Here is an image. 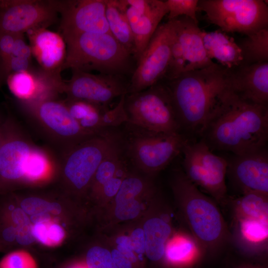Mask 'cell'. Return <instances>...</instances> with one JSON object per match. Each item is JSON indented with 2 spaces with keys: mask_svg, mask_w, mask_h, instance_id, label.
Returning a JSON list of instances; mask_svg holds the SVG:
<instances>
[{
  "mask_svg": "<svg viewBox=\"0 0 268 268\" xmlns=\"http://www.w3.org/2000/svg\"><path fill=\"white\" fill-rule=\"evenodd\" d=\"M227 160L226 176L239 195L258 193L268 196V153L266 147Z\"/></svg>",
  "mask_w": 268,
  "mask_h": 268,
  "instance_id": "e0dca14e",
  "label": "cell"
},
{
  "mask_svg": "<svg viewBox=\"0 0 268 268\" xmlns=\"http://www.w3.org/2000/svg\"><path fill=\"white\" fill-rule=\"evenodd\" d=\"M172 36L170 21L159 24L136 62L128 94L144 90L164 78L171 59Z\"/></svg>",
  "mask_w": 268,
  "mask_h": 268,
  "instance_id": "7c38bea8",
  "label": "cell"
},
{
  "mask_svg": "<svg viewBox=\"0 0 268 268\" xmlns=\"http://www.w3.org/2000/svg\"><path fill=\"white\" fill-rule=\"evenodd\" d=\"M63 37L81 33H110L106 0H56Z\"/></svg>",
  "mask_w": 268,
  "mask_h": 268,
  "instance_id": "2e32d148",
  "label": "cell"
},
{
  "mask_svg": "<svg viewBox=\"0 0 268 268\" xmlns=\"http://www.w3.org/2000/svg\"><path fill=\"white\" fill-rule=\"evenodd\" d=\"M170 21L185 60V72L203 68L215 63L206 53L202 40V31L198 23L186 16H180Z\"/></svg>",
  "mask_w": 268,
  "mask_h": 268,
  "instance_id": "44dd1931",
  "label": "cell"
},
{
  "mask_svg": "<svg viewBox=\"0 0 268 268\" xmlns=\"http://www.w3.org/2000/svg\"><path fill=\"white\" fill-rule=\"evenodd\" d=\"M129 171L125 161L116 175L100 189L95 199L100 209L110 202L116 196Z\"/></svg>",
  "mask_w": 268,
  "mask_h": 268,
  "instance_id": "4dcf8cb0",
  "label": "cell"
},
{
  "mask_svg": "<svg viewBox=\"0 0 268 268\" xmlns=\"http://www.w3.org/2000/svg\"><path fill=\"white\" fill-rule=\"evenodd\" d=\"M109 129L68 149L63 162L64 174L75 191L89 188L99 164L120 142L121 134Z\"/></svg>",
  "mask_w": 268,
  "mask_h": 268,
  "instance_id": "30bf717a",
  "label": "cell"
},
{
  "mask_svg": "<svg viewBox=\"0 0 268 268\" xmlns=\"http://www.w3.org/2000/svg\"><path fill=\"white\" fill-rule=\"evenodd\" d=\"M181 153L183 172L188 179L216 203L225 205L229 197L226 184L227 160L214 154L200 139H187Z\"/></svg>",
  "mask_w": 268,
  "mask_h": 268,
  "instance_id": "ba28073f",
  "label": "cell"
},
{
  "mask_svg": "<svg viewBox=\"0 0 268 268\" xmlns=\"http://www.w3.org/2000/svg\"><path fill=\"white\" fill-rule=\"evenodd\" d=\"M57 13L56 0H0V32L16 35L46 28Z\"/></svg>",
  "mask_w": 268,
  "mask_h": 268,
  "instance_id": "5bb4252c",
  "label": "cell"
},
{
  "mask_svg": "<svg viewBox=\"0 0 268 268\" xmlns=\"http://www.w3.org/2000/svg\"><path fill=\"white\" fill-rule=\"evenodd\" d=\"M10 217L15 229V240L22 245H28L34 242L32 225L27 214L21 208L16 207L10 212Z\"/></svg>",
  "mask_w": 268,
  "mask_h": 268,
  "instance_id": "f546056e",
  "label": "cell"
},
{
  "mask_svg": "<svg viewBox=\"0 0 268 268\" xmlns=\"http://www.w3.org/2000/svg\"><path fill=\"white\" fill-rule=\"evenodd\" d=\"M67 268H87V267L84 262H77L70 265Z\"/></svg>",
  "mask_w": 268,
  "mask_h": 268,
  "instance_id": "7bdbcfd3",
  "label": "cell"
},
{
  "mask_svg": "<svg viewBox=\"0 0 268 268\" xmlns=\"http://www.w3.org/2000/svg\"><path fill=\"white\" fill-rule=\"evenodd\" d=\"M165 2L168 10V21L186 16L198 23L197 12L199 10V0H167Z\"/></svg>",
  "mask_w": 268,
  "mask_h": 268,
  "instance_id": "d6a6232c",
  "label": "cell"
},
{
  "mask_svg": "<svg viewBox=\"0 0 268 268\" xmlns=\"http://www.w3.org/2000/svg\"><path fill=\"white\" fill-rule=\"evenodd\" d=\"M173 214L158 192L141 218L147 265L153 268H164L166 244L174 231Z\"/></svg>",
  "mask_w": 268,
  "mask_h": 268,
  "instance_id": "9a60e30c",
  "label": "cell"
},
{
  "mask_svg": "<svg viewBox=\"0 0 268 268\" xmlns=\"http://www.w3.org/2000/svg\"><path fill=\"white\" fill-rule=\"evenodd\" d=\"M33 150L19 137H6L0 142V178L13 181L25 176L26 163Z\"/></svg>",
  "mask_w": 268,
  "mask_h": 268,
  "instance_id": "cb8c5ba5",
  "label": "cell"
},
{
  "mask_svg": "<svg viewBox=\"0 0 268 268\" xmlns=\"http://www.w3.org/2000/svg\"><path fill=\"white\" fill-rule=\"evenodd\" d=\"M123 153L121 139L120 142L101 162L94 174L89 187L94 199L102 187L116 175L126 161Z\"/></svg>",
  "mask_w": 268,
  "mask_h": 268,
  "instance_id": "83f0119b",
  "label": "cell"
},
{
  "mask_svg": "<svg viewBox=\"0 0 268 268\" xmlns=\"http://www.w3.org/2000/svg\"><path fill=\"white\" fill-rule=\"evenodd\" d=\"M84 263L87 268H118L106 245L90 248L86 253Z\"/></svg>",
  "mask_w": 268,
  "mask_h": 268,
  "instance_id": "1f68e13d",
  "label": "cell"
},
{
  "mask_svg": "<svg viewBox=\"0 0 268 268\" xmlns=\"http://www.w3.org/2000/svg\"><path fill=\"white\" fill-rule=\"evenodd\" d=\"M121 2L133 33L137 62L168 10L163 0H121Z\"/></svg>",
  "mask_w": 268,
  "mask_h": 268,
  "instance_id": "ac0fdd59",
  "label": "cell"
},
{
  "mask_svg": "<svg viewBox=\"0 0 268 268\" xmlns=\"http://www.w3.org/2000/svg\"><path fill=\"white\" fill-rule=\"evenodd\" d=\"M238 45L243 65L268 62V27L246 35Z\"/></svg>",
  "mask_w": 268,
  "mask_h": 268,
  "instance_id": "4316f807",
  "label": "cell"
},
{
  "mask_svg": "<svg viewBox=\"0 0 268 268\" xmlns=\"http://www.w3.org/2000/svg\"><path fill=\"white\" fill-rule=\"evenodd\" d=\"M3 248V246H1V242H0V250H1Z\"/></svg>",
  "mask_w": 268,
  "mask_h": 268,
  "instance_id": "ee69618b",
  "label": "cell"
},
{
  "mask_svg": "<svg viewBox=\"0 0 268 268\" xmlns=\"http://www.w3.org/2000/svg\"><path fill=\"white\" fill-rule=\"evenodd\" d=\"M11 55L31 60L32 50L30 46L25 42L23 34H16Z\"/></svg>",
  "mask_w": 268,
  "mask_h": 268,
  "instance_id": "ab89813d",
  "label": "cell"
},
{
  "mask_svg": "<svg viewBox=\"0 0 268 268\" xmlns=\"http://www.w3.org/2000/svg\"><path fill=\"white\" fill-rule=\"evenodd\" d=\"M128 122L158 133H181L169 91L163 81L125 97Z\"/></svg>",
  "mask_w": 268,
  "mask_h": 268,
  "instance_id": "52a82bcc",
  "label": "cell"
},
{
  "mask_svg": "<svg viewBox=\"0 0 268 268\" xmlns=\"http://www.w3.org/2000/svg\"><path fill=\"white\" fill-rule=\"evenodd\" d=\"M0 268H37L34 258L28 253L16 251L5 255L0 260Z\"/></svg>",
  "mask_w": 268,
  "mask_h": 268,
  "instance_id": "8d00e7d4",
  "label": "cell"
},
{
  "mask_svg": "<svg viewBox=\"0 0 268 268\" xmlns=\"http://www.w3.org/2000/svg\"><path fill=\"white\" fill-rule=\"evenodd\" d=\"M72 70L64 88L70 100L86 101L107 110V105L114 98L129 93L130 81L124 76Z\"/></svg>",
  "mask_w": 268,
  "mask_h": 268,
  "instance_id": "4fadbf2b",
  "label": "cell"
},
{
  "mask_svg": "<svg viewBox=\"0 0 268 268\" xmlns=\"http://www.w3.org/2000/svg\"><path fill=\"white\" fill-rule=\"evenodd\" d=\"M121 134L124 153L136 171L154 178L181 152L187 137L181 133L167 134L126 123Z\"/></svg>",
  "mask_w": 268,
  "mask_h": 268,
  "instance_id": "8992f818",
  "label": "cell"
},
{
  "mask_svg": "<svg viewBox=\"0 0 268 268\" xmlns=\"http://www.w3.org/2000/svg\"><path fill=\"white\" fill-rule=\"evenodd\" d=\"M31 63V60L11 55L6 69V79L11 74L32 70Z\"/></svg>",
  "mask_w": 268,
  "mask_h": 268,
  "instance_id": "f35d334b",
  "label": "cell"
},
{
  "mask_svg": "<svg viewBox=\"0 0 268 268\" xmlns=\"http://www.w3.org/2000/svg\"><path fill=\"white\" fill-rule=\"evenodd\" d=\"M22 209L28 215L42 213L59 214L61 211L60 205L37 197H29L24 199L20 203Z\"/></svg>",
  "mask_w": 268,
  "mask_h": 268,
  "instance_id": "e575fe53",
  "label": "cell"
},
{
  "mask_svg": "<svg viewBox=\"0 0 268 268\" xmlns=\"http://www.w3.org/2000/svg\"><path fill=\"white\" fill-rule=\"evenodd\" d=\"M127 94L120 97L118 104L113 109L103 112L101 117V126L103 129L111 128L128 122L125 108V99Z\"/></svg>",
  "mask_w": 268,
  "mask_h": 268,
  "instance_id": "d590c367",
  "label": "cell"
},
{
  "mask_svg": "<svg viewBox=\"0 0 268 268\" xmlns=\"http://www.w3.org/2000/svg\"><path fill=\"white\" fill-rule=\"evenodd\" d=\"M67 46L62 69L132 75L134 57L110 33H81L63 37Z\"/></svg>",
  "mask_w": 268,
  "mask_h": 268,
  "instance_id": "277c9868",
  "label": "cell"
},
{
  "mask_svg": "<svg viewBox=\"0 0 268 268\" xmlns=\"http://www.w3.org/2000/svg\"><path fill=\"white\" fill-rule=\"evenodd\" d=\"M197 241L187 230H174L166 244L164 268H192L204 257Z\"/></svg>",
  "mask_w": 268,
  "mask_h": 268,
  "instance_id": "603a6c76",
  "label": "cell"
},
{
  "mask_svg": "<svg viewBox=\"0 0 268 268\" xmlns=\"http://www.w3.org/2000/svg\"><path fill=\"white\" fill-rule=\"evenodd\" d=\"M230 242L243 255L263 259L268 251V196L248 193L228 198Z\"/></svg>",
  "mask_w": 268,
  "mask_h": 268,
  "instance_id": "5b68a950",
  "label": "cell"
},
{
  "mask_svg": "<svg viewBox=\"0 0 268 268\" xmlns=\"http://www.w3.org/2000/svg\"><path fill=\"white\" fill-rule=\"evenodd\" d=\"M15 227L11 225L6 226L1 231V239L6 243H11L15 240Z\"/></svg>",
  "mask_w": 268,
  "mask_h": 268,
  "instance_id": "60d3db41",
  "label": "cell"
},
{
  "mask_svg": "<svg viewBox=\"0 0 268 268\" xmlns=\"http://www.w3.org/2000/svg\"><path fill=\"white\" fill-rule=\"evenodd\" d=\"M1 82H2V81H1V78L0 77V86L1 84Z\"/></svg>",
  "mask_w": 268,
  "mask_h": 268,
  "instance_id": "f6af8a7d",
  "label": "cell"
},
{
  "mask_svg": "<svg viewBox=\"0 0 268 268\" xmlns=\"http://www.w3.org/2000/svg\"><path fill=\"white\" fill-rule=\"evenodd\" d=\"M32 55L43 70L60 73L65 63L67 46L60 34L39 27L27 32Z\"/></svg>",
  "mask_w": 268,
  "mask_h": 268,
  "instance_id": "7402d4cb",
  "label": "cell"
},
{
  "mask_svg": "<svg viewBox=\"0 0 268 268\" xmlns=\"http://www.w3.org/2000/svg\"><path fill=\"white\" fill-rule=\"evenodd\" d=\"M231 93L251 104L268 106V62L242 65L227 68Z\"/></svg>",
  "mask_w": 268,
  "mask_h": 268,
  "instance_id": "d6986e66",
  "label": "cell"
},
{
  "mask_svg": "<svg viewBox=\"0 0 268 268\" xmlns=\"http://www.w3.org/2000/svg\"><path fill=\"white\" fill-rule=\"evenodd\" d=\"M198 9L225 32L246 35L268 27V6L262 0H199Z\"/></svg>",
  "mask_w": 268,
  "mask_h": 268,
  "instance_id": "8fae6325",
  "label": "cell"
},
{
  "mask_svg": "<svg viewBox=\"0 0 268 268\" xmlns=\"http://www.w3.org/2000/svg\"><path fill=\"white\" fill-rule=\"evenodd\" d=\"M106 17L110 34L135 59L133 33L120 0H106Z\"/></svg>",
  "mask_w": 268,
  "mask_h": 268,
  "instance_id": "484cf974",
  "label": "cell"
},
{
  "mask_svg": "<svg viewBox=\"0 0 268 268\" xmlns=\"http://www.w3.org/2000/svg\"><path fill=\"white\" fill-rule=\"evenodd\" d=\"M32 232L35 239L48 246L59 244L65 236L64 229L50 218L33 224Z\"/></svg>",
  "mask_w": 268,
  "mask_h": 268,
  "instance_id": "f1b7e54d",
  "label": "cell"
},
{
  "mask_svg": "<svg viewBox=\"0 0 268 268\" xmlns=\"http://www.w3.org/2000/svg\"><path fill=\"white\" fill-rule=\"evenodd\" d=\"M200 139L210 149L242 155L266 147L268 106L243 101L231 92L209 120Z\"/></svg>",
  "mask_w": 268,
  "mask_h": 268,
  "instance_id": "7a4b0ae2",
  "label": "cell"
},
{
  "mask_svg": "<svg viewBox=\"0 0 268 268\" xmlns=\"http://www.w3.org/2000/svg\"><path fill=\"white\" fill-rule=\"evenodd\" d=\"M161 81L170 93L181 133L188 139L200 136L231 94L227 68L217 63Z\"/></svg>",
  "mask_w": 268,
  "mask_h": 268,
  "instance_id": "6da1fadb",
  "label": "cell"
},
{
  "mask_svg": "<svg viewBox=\"0 0 268 268\" xmlns=\"http://www.w3.org/2000/svg\"><path fill=\"white\" fill-rule=\"evenodd\" d=\"M49 162L44 153L33 149L26 163L24 176L32 180L41 178L48 171Z\"/></svg>",
  "mask_w": 268,
  "mask_h": 268,
  "instance_id": "836d02e7",
  "label": "cell"
},
{
  "mask_svg": "<svg viewBox=\"0 0 268 268\" xmlns=\"http://www.w3.org/2000/svg\"><path fill=\"white\" fill-rule=\"evenodd\" d=\"M33 107L42 123L52 133L67 141L69 148L103 130L92 132L84 129L71 115L66 103L53 99Z\"/></svg>",
  "mask_w": 268,
  "mask_h": 268,
  "instance_id": "ffe728a7",
  "label": "cell"
},
{
  "mask_svg": "<svg viewBox=\"0 0 268 268\" xmlns=\"http://www.w3.org/2000/svg\"><path fill=\"white\" fill-rule=\"evenodd\" d=\"M233 268H267L261 264L253 262H245L238 264Z\"/></svg>",
  "mask_w": 268,
  "mask_h": 268,
  "instance_id": "b9f144b4",
  "label": "cell"
},
{
  "mask_svg": "<svg viewBox=\"0 0 268 268\" xmlns=\"http://www.w3.org/2000/svg\"><path fill=\"white\" fill-rule=\"evenodd\" d=\"M170 187L180 218L201 246L205 256L217 255L230 242L228 226L211 198L186 176L175 171Z\"/></svg>",
  "mask_w": 268,
  "mask_h": 268,
  "instance_id": "3957f363",
  "label": "cell"
},
{
  "mask_svg": "<svg viewBox=\"0 0 268 268\" xmlns=\"http://www.w3.org/2000/svg\"><path fill=\"white\" fill-rule=\"evenodd\" d=\"M16 35L0 32V77L6 80L5 71L11 55Z\"/></svg>",
  "mask_w": 268,
  "mask_h": 268,
  "instance_id": "74e56055",
  "label": "cell"
},
{
  "mask_svg": "<svg viewBox=\"0 0 268 268\" xmlns=\"http://www.w3.org/2000/svg\"><path fill=\"white\" fill-rule=\"evenodd\" d=\"M158 192L154 178L129 170L116 196L100 209L103 230L140 219Z\"/></svg>",
  "mask_w": 268,
  "mask_h": 268,
  "instance_id": "9c48e42d",
  "label": "cell"
},
{
  "mask_svg": "<svg viewBox=\"0 0 268 268\" xmlns=\"http://www.w3.org/2000/svg\"><path fill=\"white\" fill-rule=\"evenodd\" d=\"M202 37L206 53L212 61L215 59L227 69L243 65L241 50L231 37L219 31H202Z\"/></svg>",
  "mask_w": 268,
  "mask_h": 268,
  "instance_id": "d4e9b609",
  "label": "cell"
}]
</instances>
